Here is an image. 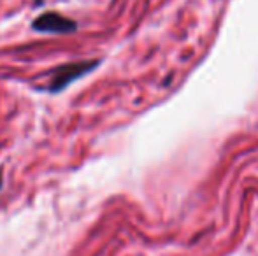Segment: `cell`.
I'll return each mask as SVG.
<instances>
[{
	"mask_svg": "<svg viewBox=\"0 0 258 256\" xmlns=\"http://www.w3.org/2000/svg\"><path fill=\"white\" fill-rule=\"evenodd\" d=\"M100 65V60H86V62H74V63H65L61 67L54 68L51 74V82L48 84L49 93H60L69 84L78 81L83 75H88L93 68Z\"/></svg>",
	"mask_w": 258,
	"mask_h": 256,
	"instance_id": "1",
	"label": "cell"
},
{
	"mask_svg": "<svg viewBox=\"0 0 258 256\" xmlns=\"http://www.w3.org/2000/svg\"><path fill=\"white\" fill-rule=\"evenodd\" d=\"M32 28L42 34H72L78 30V23L60 13H42L32 21Z\"/></svg>",
	"mask_w": 258,
	"mask_h": 256,
	"instance_id": "2",
	"label": "cell"
},
{
	"mask_svg": "<svg viewBox=\"0 0 258 256\" xmlns=\"http://www.w3.org/2000/svg\"><path fill=\"white\" fill-rule=\"evenodd\" d=\"M0 188H2V174H0Z\"/></svg>",
	"mask_w": 258,
	"mask_h": 256,
	"instance_id": "3",
	"label": "cell"
}]
</instances>
